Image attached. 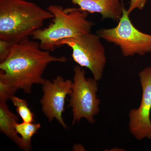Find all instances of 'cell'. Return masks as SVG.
Here are the masks:
<instances>
[{"mask_svg":"<svg viewBox=\"0 0 151 151\" xmlns=\"http://www.w3.org/2000/svg\"><path fill=\"white\" fill-rule=\"evenodd\" d=\"M74 76L72 92L68 107L72 108L74 125L85 118L90 124L95 122L94 116L100 111V100L97 98V81L94 78H86L85 71L79 65L73 68Z\"/></svg>","mask_w":151,"mask_h":151,"instance_id":"obj_5","label":"cell"},{"mask_svg":"<svg viewBox=\"0 0 151 151\" xmlns=\"http://www.w3.org/2000/svg\"><path fill=\"white\" fill-rule=\"evenodd\" d=\"M73 82L60 76L52 81L46 79L42 84L43 96L40 103L42 110L49 122L56 119L61 126L66 129L67 126L63 118L65 110V100L72 92Z\"/></svg>","mask_w":151,"mask_h":151,"instance_id":"obj_7","label":"cell"},{"mask_svg":"<svg viewBox=\"0 0 151 151\" xmlns=\"http://www.w3.org/2000/svg\"><path fill=\"white\" fill-rule=\"evenodd\" d=\"M82 10L100 14L103 19H110L119 22L124 7L121 0H69Z\"/></svg>","mask_w":151,"mask_h":151,"instance_id":"obj_9","label":"cell"},{"mask_svg":"<svg viewBox=\"0 0 151 151\" xmlns=\"http://www.w3.org/2000/svg\"><path fill=\"white\" fill-rule=\"evenodd\" d=\"M19 118L9 109L6 102L0 101V131L22 148L21 137L15 129Z\"/></svg>","mask_w":151,"mask_h":151,"instance_id":"obj_10","label":"cell"},{"mask_svg":"<svg viewBox=\"0 0 151 151\" xmlns=\"http://www.w3.org/2000/svg\"><path fill=\"white\" fill-rule=\"evenodd\" d=\"M18 89L10 83L0 78V101L6 102L15 96Z\"/></svg>","mask_w":151,"mask_h":151,"instance_id":"obj_13","label":"cell"},{"mask_svg":"<svg viewBox=\"0 0 151 151\" xmlns=\"http://www.w3.org/2000/svg\"><path fill=\"white\" fill-rule=\"evenodd\" d=\"M139 75L142 89V101L138 109L130 111L129 129L138 140L151 139V67L145 68Z\"/></svg>","mask_w":151,"mask_h":151,"instance_id":"obj_8","label":"cell"},{"mask_svg":"<svg viewBox=\"0 0 151 151\" xmlns=\"http://www.w3.org/2000/svg\"><path fill=\"white\" fill-rule=\"evenodd\" d=\"M67 60L65 57L51 55L40 48L38 42L28 39L12 45L8 56L0 62V78L30 94L34 84L44 83L46 79L42 75L50 63Z\"/></svg>","mask_w":151,"mask_h":151,"instance_id":"obj_1","label":"cell"},{"mask_svg":"<svg viewBox=\"0 0 151 151\" xmlns=\"http://www.w3.org/2000/svg\"><path fill=\"white\" fill-rule=\"evenodd\" d=\"M54 16L26 0H0V40L12 44L29 39Z\"/></svg>","mask_w":151,"mask_h":151,"instance_id":"obj_2","label":"cell"},{"mask_svg":"<svg viewBox=\"0 0 151 151\" xmlns=\"http://www.w3.org/2000/svg\"><path fill=\"white\" fill-rule=\"evenodd\" d=\"M47 9L54 16L47 27L37 30L32 35L39 41L40 48L52 51L59 47V43L66 39L78 37L91 32L94 23L87 19L88 12L81 9H63L58 5L50 6Z\"/></svg>","mask_w":151,"mask_h":151,"instance_id":"obj_3","label":"cell"},{"mask_svg":"<svg viewBox=\"0 0 151 151\" xmlns=\"http://www.w3.org/2000/svg\"><path fill=\"white\" fill-rule=\"evenodd\" d=\"M40 128V123L23 122L21 124L17 123L16 124V131L18 134L21 136L22 150L29 151L32 149V138L34 135L38 133V131Z\"/></svg>","mask_w":151,"mask_h":151,"instance_id":"obj_11","label":"cell"},{"mask_svg":"<svg viewBox=\"0 0 151 151\" xmlns=\"http://www.w3.org/2000/svg\"><path fill=\"white\" fill-rule=\"evenodd\" d=\"M148 1V0H131L129 6L127 10V12L130 15L135 9H143Z\"/></svg>","mask_w":151,"mask_h":151,"instance_id":"obj_15","label":"cell"},{"mask_svg":"<svg viewBox=\"0 0 151 151\" xmlns=\"http://www.w3.org/2000/svg\"><path fill=\"white\" fill-rule=\"evenodd\" d=\"M14 106L16 107L18 115L21 117L23 122L33 123L35 122L34 114L29 108L26 100L14 96L11 99Z\"/></svg>","mask_w":151,"mask_h":151,"instance_id":"obj_12","label":"cell"},{"mask_svg":"<svg viewBox=\"0 0 151 151\" xmlns=\"http://www.w3.org/2000/svg\"><path fill=\"white\" fill-rule=\"evenodd\" d=\"M100 38L98 35L89 32L63 40L59 43V47L63 45L70 47L73 60L81 67L89 69L97 81L102 78L107 60Z\"/></svg>","mask_w":151,"mask_h":151,"instance_id":"obj_6","label":"cell"},{"mask_svg":"<svg viewBox=\"0 0 151 151\" xmlns=\"http://www.w3.org/2000/svg\"><path fill=\"white\" fill-rule=\"evenodd\" d=\"M129 16L124 8L116 26L102 29L97 31V35L107 42L119 46L124 56L143 55L151 52V35L138 30L132 24Z\"/></svg>","mask_w":151,"mask_h":151,"instance_id":"obj_4","label":"cell"},{"mask_svg":"<svg viewBox=\"0 0 151 151\" xmlns=\"http://www.w3.org/2000/svg\"><path fill=\"white\" fill-rule=\"evenodd\" d=\"M13 44L0 40V62H3L8 56Z\"/></svg>","mask_w":151,"mask_h":151,"instance_id":"obj_14","label":"cell"}]
</instances>
